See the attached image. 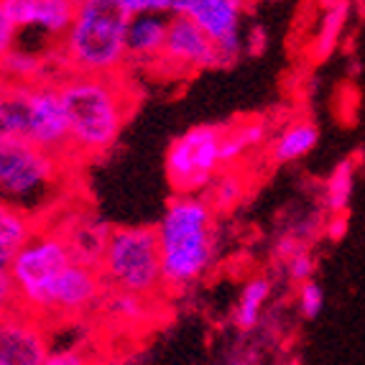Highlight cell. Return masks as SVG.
I'll return each instance as SVG.
<instances>
[{
    "label": "cell",
    "instance_id": "44dd1931",
    "mask_svg": "<svg viewBox=\"0 0 365 365\" xmlns=\"http://www.w3.org/2000/svg\"><path fill=\"white\" fill-rule=\"evenodd\" d=\"M108 232H110V227L103 225L100 220L82 217V220H77V225H74L72 230H64V235H67L77 261L98 266L100 256H103L105 240H108Z\"/></svg>",
    "mask_w": 365,
    "mask_h": 365
},
{
    "label": "cell",
    "instance_id": "3957f363",
    "mask_svg": "<svg viewBox=\"0 0 365 365\" xmlns=\"http://www.w3.org/2000/svg\"><path fill=\"white\" fill-rule=\"evenodd\" d=\"M130 16L123 0H77L72 24L59 38V64L74 74H123Z\"/></svg>",
    "mask_w": 365,
    "mask_h": 365
},
{
    "label": "cell",
    "instance_id": "d6986e66",
    "mask_svg": "<svg viewBox=\"0 0 365 365\" xmlns=\"http://www.w3.org/2000/svg\"><path fill=\"white\" fill-rule=\"evenodd\" d=\"M41 225L31 215L21 212L16 207H8L6 202H0V266H8L16 250L29 240L36 227Z\"/></svg>",
    "mask_w": 365,
    "mask_h": 365
},
{
    "label": "cell",
    "instance_id": "8992f818",
    "mask_svg": "<svg viewBox=\"0 0 365 365\" xmlns=\"http://www.w3.org/2000/svg\"><path fill=\"white\" fill-rule=\"evenodd\" d=\"M98 268L108 289L156 299L164 292L156 227H113L108 232Z\"/></svg>",
    "mask_w": 365,
    "mask_h": 365
},
{
    "label": "cell",
    "instance_id": "277c9868",
    "mask_svg": "<svg viewBox=\"0 0 365 365\" xmlns=\"http://www.w3.org/2000/svg\"><path fill=\"white\" fill-rule=\"evenodd\" d=\"M64 161L24 135L0 133V202L41 222L64 192Z\"/></svg>",
    "mask_w": 365,
    "mask_h": 365
},
{
    "label": "cell",
    "instance_id": "603a6c76",
    "mask_svg": "<svg viewBox=\"0 0 365 365\" xmlns=\"http://www.w3.org/2000/svg\"><path fill=\"white\" fill-rule=\"evenodd\" d=\"M202 195L210 202V207L215 210V215L230 212L237 202L243 200L245 179H243V174L237 171V166H227V171H220L217 177L212 179V184H210Z\"/></svg>",
    "mask_w": 365,
    "mask_h": 365
},
{
    "label": "cell",
    "instance_id": "8fae6325",
    "mask_svg": "<svg viewBox=\"0 0 365 365\" xmlns=\"http://www.w3.org/2000/svg\"><path fill=\"white\" fill-rule=\"evenodd\" d=\"M158 67L177 74L205 72V69H220V56L212 38L200 26H195L182 13H171Z\"/></svg>",
    "mask_w": 365,
    "mask_h": 365
},
{
    "label": "cell",
    "instance_id": "cb8c5ba5",
    "mask_svg": "<svg viewBox=\"0 0 365 365\" xmlns=\"http://www.w3.org/2000/svg\"><path fill=\"white\" fill-rule=\"evenodd\" d=\"M43 69H46L43 59L31 51L11 49L0 61V77L6 82H38V79H46Z\"/></svg>",
    "mask_w": 365,
    "mask_h": 365
},
{
    "label": "cell",
    "instance_id": "5b68a950",
    "mask_svg": "<svg viewBox=\"0 0 365 365\" xmlns=\"http://www.w3.org/2000/svg\"><path fill=\"white\" fill-rule=\"evenodd\" d=\"M0 133H16L69 158V128L59 82H6L0 92Z\"/></svg>",
    "mask_w": 365,
    "mask_h": 365
},
{
    "label": "cell",
    "instance_id": "6da1fadb",
    "mask_svg": "<svg viewBox=\"0 0 365 365\" xmlns=\"http://www.w3.org/2000/svg\"><path fill=\"white\" fill-rule=\"evenodd\" d=\"M61 105L69 128V158H100L115 146L133 100L120 74H74L59 79Z\"/></svg>",
    "mask_w": 365,
    "mask_h": 365
},
{
    "label": "cell",
    "instance_id": "9a60e30c",
    "mask_svg": "<svg viewBox=\"0 0 365 365\" xmlns=\"http://www.w3.org/2000/svg\"><path fill=\"white\" fill-rule=\"evenodd\" d=\"M353 19V0H327L319 3V19H317L314 34L309 38V59L327 61L342 43L347 26Z\"/></svg>",
    "mask_w": 365,
    "mask_h": 365
},
{
    "label": "cell",
    "instance_id": "7a4b0ae2",
    "mask_svg": "<svg viewBox=\"0 0 365 365\" xmlns=\"http://www.w3.org/2000/svg\"><path fill=\"white\" fill-rule=\"evenodd\" d=\"M166 292H187L212 271L217 258L215 210L205 195H174L156 225Z\"/></svg>",
    "mask_w": 365,
    "mask_h": 365
},
{
    "label": "cell",
    "instance_id": "2e32d148",
    "mask_svg": "<svg viewBox=\"0 0 365 365\" xmlns=\"http://www.w3.org/2000/svg\"><path fill=\"white\" fill-rule=\"evenodd\" d=\"M317 143H319V128L307 118H297L276 130V135L268 143V158L279 166L297 164L314 151Z\"/></svg>",
    "mask_w": 365,
    "mask_h": 365
},
{
    "label": "cell",
    "instance_id": "4fadbf2b",
    "mask_svg": "<svg viewBox=\"0 0 365 365\" xmlns=\"http://www.w3.org/2000/svg\"><path fill=\"white\" fill-rule=\"evenodd\" d=\"M19 31L34 29L49 41H59L69 29L77 0H0Z\"/></svg>",
    "mask_w": 365,
    "mask_h": 365
},
{
    "label": "cell",
    "instance_id": "f546056e",
    "mask_svg": "<svg viewBox=\"0 0 365 365\" xmlns=\"http://www.w3.org/2000/svg\"><path fill=\"white\" fill-rule=\"evenodd\" d=\"M16 38H19V26L13 24V19L0 3V61L8 51L16 49Z\"/></svg>",
    "mask_w": 365,
    "mask_h": 365
},
{
    "label": "cell",
    "instance_id": "e0dca14e",
    "mask_svg": "<svg viewBox=\"0 0 365 365\" xmlns=\"http://www.w3.org/2000/svg\"><path fill=\"white\" fill-rule=\"evenodd\" d=\"M271 294H274V281L268 276H250L243 284V289H240V294H237L235 309H232V324L240 332L256 329L261 324L268 302H271Z\"/></svg>",
    "mask_w": 365,
    "mask_h": 365
},
{
    "label": "cell",
    "instance_id": "1f68e13d",
    "mask_svg": "<svg viewBox=\"0 0 365 365\" xmlns=\"http://www.w3.org/2000/svg\"><path fill=\"white\" fill-rule=\"evenodd\" d=\"M266 3H281V0H266Z\"/></svg>",
    "mask_w": 365,
    "mask_h": 365
},
{
    "label": "cell",
    "instance_id": "d6a6232c",
    "mask_svg": "<svg viewBox=\"0 0 365 365\" xmlns=\"http://www.w3.org/2000/svg\"><path fill=\"white\" fill-rule=\"evenodd\" d=\"M319 3H327V0H319Z\"/></svg>",
    "mask_w": 365,
    "mask_h": 365
},
{
    "label": "cell",
    "instance_id": "52a82bcc",
    "mask_svg": "<svg viewBox=\"0 0 365 365\" xmlns=\"http://www.w3.org/2000/svg\"><path fill=\"white\" fill-rule=\"evenodd\" d=\"M72 261L74 253L64 230H41L38 225L8 263L21 309L41 317L54 281Z\"/></svg>",
    "mask_w": 365,
    "mask_h": 365
},
{
    "label": "cell",
    "instance_id": "d4e9b609",
    "mask_svg": "<svg viewBox=\"0 0 365 365\" xmlns=\"http://www.w3.org/2000/svg\"><path fill=\"white\" fill-rule=\"evenodd\" d=\"M324 309V292L314 279H307L297 284V312L302 319H317L319 312Z\"/></svg>",
    "mask_w": 365,
    "mask_h": 365
},
{
    "label": "cell",
    "instance_id": "7c38bea8",
    "mask_svg": "<svg viewBox=\"0 0 365 365\" xmlns=\"http://www.w3.org/2000/svg\"><path fill=\"white\" fill-rule=\"evenodd\" d=\"M51 353L43 319L26 309L0 314V365H41Z\"/></svg>",
    "mask_w": 365,
    "mask_h": 365
},
{
    "label": "cell",
    "instance_id": "9c48e42d",
    "mask_svg": "<svg viewBox=\"0 0 365 365\" xmlns=\"http://www.w3.org/2000/svg\"><path fill=\"white\" fill-rule=\"evenodd\" d=\"M250 0H179L177 13L200 26L220 56V69L235 67L243 51V24Z\"/></svg>",
    "mask_w": 365,
    "mask_h": 365
},
{
    "label": "cell",
    "instance_id": "ffe728a7",
    "mask_svg": "<svg viewBox=\"0 0 365 365\" xmlns=\"http://www.w3.org/2000/svg\"><path fill=\"white\" fill-rule=\"evenodd\" d=\"M355 179H358V164L355 158H342L337 161L335 169L329 171L327 182H324V212H347L350 202L355 195Z\"/></svg>",
    "mask_w": 365,
    "mask_h": 365
},
{
    "label": "cell",
    "instance_id": "484cf974",
    "mask_svg": "<svg viewBox=\"0 0 365 365\" xmlns=\"http://www.w3.org/2000/svg\"><path fill=\"white\" fill-rule=\"evenodd\" d=\"M281 261H284V268H287V276L292 284H302V281H307V279H314L317 261L307 245H299L297 250H292V253H289L287 258H281Z\"/></svg>",
    "mask_w": 365,
    "mask_h": 365
},
{
    "label": "cell",
    "instance_id": "ac0fdd59",
    "mask_svg": "<svg viewBox=\"0 0 365 365\" xmlns=\"http://www.w3.org/2000/svg\"><path fill=\"white\" fill-rule=\"evenodd\" d=\"M268 135V123L266 120H243L240 125H225L222 133V164L237 166L248 156L250 151H256L266 143Z\"/></svg>",
    "mask_w": 365,
    "mask_h": 365
},
{
    "label": "cell",
    "instance_id": "4316f807",
    "mask_svg": "<svg viewBox=\"0 0 365 365\" xmlns=\"http://www.w3.org/2000/svg\"><path fill=\"white\" fill-rule=\"evenodd\" d=\"M268 41H271V38H268L266 26L253 24V26H248V31H245V36H243V51L250 56H261V54H266Z\"/></svg>",
    "mask_w": 365,
    "mask_h": 365
},
{
    "label": "cell",
    "instance_id": "83f0119b",
    "mask_svg": "<svg viewBox=\"0 0 365 365\" xmlns=\"http://www.w3.org/2000/svg\"><path fill=\"white\" fill-rule=\"evenodd\" d=\"M13 309H19V292H16L8 266H0V314Z\"/></svg>",
    "mask_w": 365,
    "mask_h": 365
},
{
    "label": "cell",
    "instance_id": "ba28073f",
    "mask_svg": "<svg viewBox=\"0 0 365 365\" xmlns=\"http://www.w3.org/2000/svg\"><path fill=\"white\" fill-rule=\"evenodd\" d=\"M222 133H225V125L202 123L171 140L164 156V171L174 195H202L220 171L225 169Z\"/></svg>",
    "mask_w": 365,
    "mask_h": 365
},
{
    "label": "cell",
    "instance_id": "30bf717a",
    "mask_svg": "<svg viewBox=\"0 0 365 365\" xmlns=\"http://www.w3.org/2000/svg\"><path fill=\"white\" fill-rule=\"evenodd\" d=\"M105 292L108 287H105L100 268L74 258L54 281L41 319H69V317L87 314L98 309Z\"/></svg>",
    "mask_w": 365,
    "mask_h": 365
},
{
    "label": "cell",
    "instance_id": "5bb4252c",
    "mask_svg": "<svg viewBox=\"0 0 365 365\" xmlns=\"http://www.w3.org/2000/svg\"><path fill=\"white\" fill-rule=\"evenodd\" d=\"M169 16L164 13H133L128 24V64L151 67L164 54Z\"/></svg>",
    "mask_w": 365,
    "mask_h": 365
},
{
    "label": "cell",
    "instance_id": "7402d4cb",
    "mask_svg": "<svg viewBox=\"0 0 365 365\" xmlns=\"http://www.w3.org/2000/svg\"><path fill=\"white\" fill-rule=\"evenodd\" d=\"M153 302H156L153 297H140V294L108 289L103 294V302H100L98 309H103L105 314H110L120 324H140L146 322L148 314H151L148 309L153 307Z\"/></svg>",
    "mask_w": 365,
    "mask_h": 365
},
{
    "label": "cell",
    "instance_id": "f1b7e54d",
    "mask_svg": "<svg viewBox=\"0 0 365 365\" xmlns=\"http://www.w3.org/2000/svg\"><path fill=\"white\" fill-rule=\"evenodd\" d=\"M123 3L130 13H164V16L177 13L179 6V0H123Z\"/></svg>",
    "mask_w": 365,
    "mask_h": 365
},
{
    "label": "cell",
    "instance_id": "4dcf8cb0",
    "mask_svg": "<svg viewBox=\"0 0 365 365\" xmlns=\"http://www.w3.org/2000/svg\"><path fill=\"white\" fill-rule=\"evenodd\" d=\"M347 225H350V217H347V212H335V215H327V220H324V235L329 237V240H342V237L347 235Z\"/></svg>",
    "mask_w": 365,
    "mask_h": 365
}]
</instances>
